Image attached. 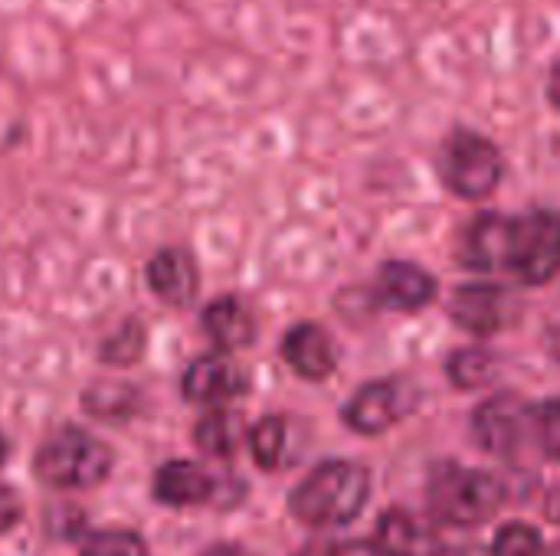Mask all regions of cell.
<instances>
[{"label": "cell", "mask_w": 560, "mask_h": 556, "mask_svg": "<svg viewBox=\"0 0 560 556\" xmlns=\"http://www.w3.org/2000/svg\"><path fill=\"white\" fill-rule=\"evenodd\" d=\"M371 498V475L358 462H325L295 492L292 514L312 528L351 524Z\"/></svg>", "instance_id": "obj_1"}, {"label": "cell", "mask_w": 560, "mask_h": 556, "mask_svg": "<svg viewBox=\"0 0 560 556\" xmlns=\"http://www.w3.org/2000/svg\"><path fill=\"white\" fill-rule=\"evenodd\" d=\"M33 472L43 485L56 492H85L108 478L112 449L85 429L62 426L39 442L33 456Z\"/></svg>", "instance_id": "obj_2"}, {"label": "cell", "mask_w": 560, "mask_h": 556, "mask_svg": "<svg viewBox=\"0 0 560 556\" xmlns=\"http://www.w3.org/2000/svg\"><path fill=\"white\" fill-rule=\"evenodd\" d=\"M430 508L440 521L472 528L486 524L489 518L499 514L505 505V482L492 472L482 469H466V465H440L430 475Z\"/></svg>", "instance_id": "obj_3"}, {"label": "cell", "mask_w": 560, "mask_h": 556, "mask_svg": "<svg viewBox=\"0 0 560 556\" xmlns=\"http://www.w3.org/2000/svg\"><path fill=\"white\" fill-rule=\"evenodd\" d=\"M505 174L499 147L476 131H453L440 151V177L463 200L489 197Z\"/></svg>", "instance_id": "obj_4"}, {"label": "cell", "mask_w": 560, "mask_h": 556, "mask_svg": "<svg viewBox=\"0 0 560 556\" xmlns=\"http://www.w3.org/2000/svg\"><path fill=\"white\" fill-rule=\"evenodd\" d=\"M472 433L486 452L515 462L525 446H538L535 442V406L522 403L518 397H492L476 410Z\"/></svg>", "instance_id": "obj_5"}, {"label": "cell", "mask_w": 560, "mask_h": 556, "mask_svg": "<svg viewBox=\"0 0 560 556\" xmlns=\"http://www.w3.org/2000/svg\"><path fill=\"white\" fill-rule=\"evenodd\" d=\"M522 282L545 285L560 272V213L538 210L518 220V252L515 269Z\"/></svg>", "instance_id": "obj_6"}, {"label": "cell", "mask_w": 560, "mask_h": 556, "mask_svg": "<svg viewBox=\"0 0 560 556\" xmlns=\"http://www.w3.org/2000/svg\"><path fill=\"white\" fill-rule=\"evenodd\" d=\"M180 390L190 403L207 410H223V403L236 400L246 390L243 370L226 354H203L190 360V367L180 377Z\"/></svg>", "instance_id": "obj_7"}, {"label": "cell", "mask_w": 560, "mask_h": 556, "mask_svg": "<svg viewBox=\"0 0 560 556\" xmlns=\"http://www.w3.org/2000/svg\"><path fill=\"white\" fill-rule=\"evenodd\" d=\"M515 252H518V220L486 213L466 229L463 262L469 269H482V272L515 269Z\"/></svg>", "instance_id": "obj_8"}, {"label": "cell", "mask_w": 560, "mask_h": 556, "mask_svg": "<svg viewBox=\"0 0 560 556\" xmlns=\"http://www.w3.org/2000/svg\"><path fill=\"white\" fill-rule=\"evenodd\" d=\"M374 551L377 556H443V534L433 521L404 508H390L377 521Z\"/></svg>", "instance_id": "obj_9"}, {"label": "cell", "mask_w": 560, "mask_h": 556, "mask_svg": "<svg viewBox=\"0 0 560 556\" xmlns=\"http://www.w3.org/2000/svg\"><path fill=\"white\" fill-rule=\"evenodd\" d=\"M407 413L404 383L397 380H374L364 383L345 406V426L358 436H381L400 423Z\"/></svg>", "instance_id": "obj_10"}, {"label": "cell", "mask_w": 560, "mask_h": 556, "mask_svg": "<svg viewBox=\"0 0 560 556\" xmlns=\"http://www.w3.org/2000/svg\"><path fill=\"white\" fill-rule=\"evenodd\" d=\"M144 279H148V288L164 301V305H190L197 298V288H200V269H197V259L180 249V246H167V249H158L151 259H148V269H144Z\"/></svg>", "instance_id": "obj_11"}, {"label": "cell", "mask_w": 560, "mask_h": 556, "mask_svg": "<svg viewBox=\"0 0 560 556\" xmlns=\"http://www.w3.org/2000/svg\"><path fill=\"white\" fill-rule=\"evenodd\" d=\"M151 492H154L158 505H164V508H197L213 498L217 482L200 462L174 459L154 472Z\"/></svg>", "instance_id": "obj_12"}, {"label": "cell", "mask_w": 560, "mask_h": 556, "mask_svg": "<svg viewBox=\"0 0 560 556\" xmlns=\"http://www.w3.org/2000/svg\"><path fill=\"white\" fill-rule=\"evenodd\" d=\"M282 357L302 380H325L338 367V351L322 324H295L282 338Z\"/></svg>", "instance_id": "obj_13"}, {"label": "cell", "mask_w": 560, "mask_h": 556, "mask_svg": "<svg viewBox=\"0 0 560 556\" xmlns=\"http://www.w3.org/2000/svg\"><path fill=\"white\" fill-rule=\"evenodd\" d=\"M450 315L469 334H479V338L495 334L509 318V298L499 285L469 282V285L456 288V295L450 301Z\"/></svg>", "instance_id": "obj_14"}, {"label": "cell", "mask_w": 560, "mask_h": 556, "mask_svg": "<svg viewBox=\"0 0 560 556\" xmlns=\"http://www.w3.org/2000/svg\"><path fill=\"white\" fill-rule=\"evenodd\" d=\"M436 279L413 262H387L377 275V298L394 311H420L433 301Z\"/></svg>", "instance_id": "obj_15"}, {"label": "cell", "mask_w": 560, "mask_h": 556, "mask_svg": "<svg viewBox=\"0 0 560 556\" xmlns=\"http://www.w3.org/2000/svg\"><path fill=\"white\" fill-rule=\"evenodd\" d=\"M200 324H203L207 338L220 347V354L246 351V347H253V341H256V318H253V311H249L240 298H233V295L213 298V301L203 308Z\"/></svg>", "instance_id": "obj_16"}, {"label": "cell", "mask_w": 560, "mask_h": 556, "mask_svg": "<svg viewBox=\"0 0 560 556\" xmlns=\"http://www.w3.org/2000/svg\"><path fill=\"white\" fill-rule=\"evenodd\" d=\"M243 439H246V433L240 426V416H233L230 410H207L194 426L197 449L213 459H230Z\"/></svg>", "instance_id": "obj_17"}, {"label": "cell", "mask_w": 560, "mask_h": 556, "mask_svg": "<svg viewBox=\"0 0 560 556\" xmlns=\"http://www.w3.org/2000/svg\"><path fill=\"white\" fill-rule=\"evenodd\" d=\"M85 413L98 419H128L138 403V390L121 380H98L85 390Z\"/></svg>", "instance_id": "obj_18"}, {"label": "cell", "mask_w": 560, "mask_h": 556, "mask_svg": "<svg viewBox=\"0 0 560 556\" xmlns=\"http://www.w3.org/2000/svg\"><path fill=\"white\" fill-rule=\"evenodd\" d=\"M446 374H450V383L459 390H482L495 377V357L482 347H466L450 357Z\"/></svg>", "instance_id": "obj_19"}, {"label": "cell", "mask_w": 560, "mask_h": 556, "mask_svg": "<svg viewBox=\"0 0 560 556\" xmlns=\"http://www.w3.org/2000/svg\"><path fill=\"white\" fill-rule=\"evenodd\" d=\"M246 442L259 469H279L285 459V423L279 416H262L246 433Z\"/></svg>", "instance_id": "obj_20"}, {"label": "cell", "mask_w": 560, "mask_h": 556, "mask_svg": "<svg viewBox=\"0 0 560 556\" xmlns=\"http://www.w3.org/2000/svg\"><path fill=\"white\" fill-rule=\"evenodd\" d=\"M141 354H144V328H141V321H135V318L121 321V328H118L115 334H108V338L102 341V347H98V357H102L105 364H112V367H128V364H135Z\"/></svg>", "instance_id": "obj_21"}, {"label": "cell", "mask_w": 560, "mask_h": 556, "mask_svg": "<svg viewBox=\"0 0 560 556\" xmlns=\"http://www.w3.org/2000/svg\"><path fill=\"white\" fill-rule=\"evenodd\" d=\"M79 556H148V547L135 531H95L82 541Z\"/></svg>", "instance_id": "obj_22"}, {"label": "cell", "mask_w": 560, "mask_h": 556, "mask_svg": "<svg viewBox=\"0 0 560 556\" xmlns=\"http://www.w3.org/2000/svg\"><path fill=\"white\" fill-rule=\"evenodd\" d=\"M492 556H545V541L532 524L512 521L495 534Z\"/></svg>", "instance_id": "obj_23"}, {"label": "cell", "mask_w": 560, "mask_h": 556, "mask_svg": "<svg viewBox=\"0 0 560 556\" xmlns=\"http://www.w3.org/2000/svg\"><path fill=\"white\" fill-rule=\"evenodd\" d=\"M535 442L548 459L560 462V397L535 406Z\"/></svg>", "instance_id": "obj_24"}, {"label": "cell", "mask_w": 560, "mask_h": 556, "mask_svg": "<svg viewBox=\"0 0 560 556\" xmlns=\"http://www.w3.org/2000/svg\"><path fill=\"white\" fill-rule=\"evenodd\" d=\"M23 518V501L10 485H0V537L10 534Z\"/></svg>", "instance_id": "obj_25"}, {"label": "cell", "mask_w": 560, "mask_h": 556, "mask_svg": "<svg viewBox=\"0 0 560 556\" xmlns=\"http://www.w3.org/2000/svg\"><path fill=\"white\" fill-rule=\"evenodd\" d=\"M292 556H338V544H328V541H312L305 547H299Z\"/></svg>", "instance_id": "obj_26"}, {"label": "cell", "mask_w": 560, "mask_h": 556, "mask_svg": "<svg viewBox=\"0 0 560 556\" xmlns=\"http://www.w3.org/2000/svg\"><path fill=\"white\" fill-rule=\"evenodd\" d=\"M548 98H551V105L560 108V62L551 69V79H548Z\"/></svg>", "instance_id": "obj_27"}, {"label": "cell", "mask_w": 560, "mask_h": 556, "mask_svg": "<svg viewBox=\"0 0 560 556\" xmlns=\"http://www.w3.org/2000/svg\"><path fill=\"white\" fill-rule=\"evenodd\" d=\"M203 556H243L236 547H210Z\"/></svg>", "instance_id": "obj_28"}, {"label": "cell", "mask_w": 560, "mask_h": 556, "mask_svg": "<svg viewBox=\"0 0 560 556\" xmlns=\"http://www.w3.org/2000/svg\"><path fill=\"white\" fill-rule=\"evenodd\" d=\"M3 462H7V439H3V433H0V469H3Z\"/></svg>", "instance_id": "obj_29"}, {"label": "cell", "mask_w": 560, "mask_h": 556, "mask_svg": "<svg viewBox=\"0 0 560 556\" xmlns=\"http://www.w3.org/2000/svg\"><path fill=\"white\" fill-rule=\"evenodd\" d=\"M558 357H560V334H558Z\"/></svg>", "instance_id": "obj_30"}]
</instances>
